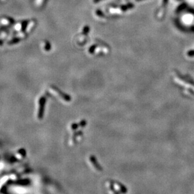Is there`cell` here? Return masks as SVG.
Listing matches in <instances>:
<instances>
[{"instance_id":"6da1fadb","label":"cell","mask_w":194,"mask_h":194,"mask_svg":"<svg viewBox=\"0 0 194 194\" xmlns=\"http://www.w3.org/2000/svg\"><path fill=\"white\" fill-rule=\"evenodd\" d=\"M45 101H46V98L44 96H42L41 98H40V100H39V108H38V117L40 119H42L43 118Z\"/></svg>"},{"instance_id":"7a4b0ae2","label":"cell","mask_w":194,"mask_h":194,"mask_svg":"<svg viewBox=\"0 0 194 194\" xmlns=\"http://www.w3.org/2000/svg\"><path fill=\"white\" fill-rule=\"evenodd\" d=\"M20 41V39L19 38H14L13 39H12V40H10L8 42L9 44H15L18 43Z\"/></svg>"},{"instance_id":"3957f363","label":"cell","mask_w":194,"mask_h":194,"mask_svg":"<svg viewBox=\"0 0 194 194\" xmlns=\"http://www.w3.org/2000/svg\"><path fill=\"white\" fill-rule=\"evenodd\" d=\"M28 22H27V21L22 22V32H24V31H25V28H26L27 25H28Z\"/></svg>"},{"instance_id":"277c9868","label":"cell","mask_w":194,"mask_h":194,"mask_svg":"<svg viewBox=\"0 0 194 194\" xmlns=\"http://www.w3.org/2000/svg\"><path fill=\"white\" fill-rule=\"evenodd\" d=\"M45 49L46 50H49L50 49V44L49 42H45Z\"/></svg>"},{"instance_id":"5b68a950","label":"cell","mask_w":194,"mask_h":194,"mask_svg":"<svg viewBox=\"0 0 194 194\" xmlns=\"http://www.w3.org/2000/svg\"><path fill=\"white\" fill-rule=\"evenodd\" d=\"M3 44V41H1V40H0V45H1V44Z\"/></svg>"}]
</instances>
